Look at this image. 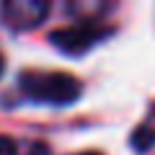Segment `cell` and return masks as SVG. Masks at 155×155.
<instances>
[{
    "label": "cell",
    "mask_w": 155,
    "mask_h": 155,
    "mask_svg": "<svg viewBox=\"0 0 155 155\" xmlns=\"http://www.w3.org/2000/svg\"><path fill=\"white\" fill-rule=\"evenodd\" d=\"M0 75H3V57H0Z\"/></svg>",
    "instance_id": "7"
},
{
    "label": "cell",
    "mask_w": 155,
    "mask_h": 155,
    "mask_svg": "<svg viewBox=\"0 0 155 155\" xmlns=\"http://www.w3.org/2000/svg\"><path fill=\"white\" fill-rule=\"evenodd\" d=\"M80 155H101V153H80Z\"/></svg>",
    "instance_id": "6"
},
{
    "label": "cell",
    "mask_w": 155,
    "mask_h": 155,
    "mask_svg": "<svg viewBox=\"0 0 155 155\" xmlns=\"http://www.w3.org/2000/svg\"><path fill=\"white\" fill-rule=\"evenodd\" d=\"M0 155H18V147L8 134H0Z\"/></svg>",
    "instance_id": "5"
},
{
    "label": "cell",
    "mask_w": 155,
    "mask_h": 155,
    "mask_svg": "<svg viewBox=\"0 0 155 155\" xmlns=\"http://www.w3.org/2000/svg\"><path fill=\"white\" fill-rule=\"evenodd\" d=\"M106 34H109L106 26H98V23H93V21H85V23H75V26H65V28L52 31L49 41L60 52H65V54H83L91 47L98 44Z\"/></svg>",
    "instance_id": "2"
},
{
    "label": "cell",
    "mask_w": 155,
    "mask_h": 155,
    "mask_svg": "<svg viewBox=\"0 0 155 155\" xmlns=\"http://www.w3.org/2000/svg\"><path fill=\"white\" fill-rule=\"evenodd\" d=\"M153 142H155V132H153V127H150V124H142V127L134 129L132 145L140 150V153H145L147 147H153Z\"/></svg>",
    "instance_id": "4"
},
{
    "label": "cell",
    "mask_w": 155,
    "mask_h": 155,
    "mask_svg": "<svg viewBox=\"0 0 155 155\" xmlns=\"http://www.w3.org/2000/svg\"><path fill=\"white\" fill-rule=\"evenodd\" d=\"M47 11L49 8L44 3H36V0H13V3L3 5V18L13 28H31L36 23H41Z\"/></svg>",
    "instance_id": "3"
},
{
    "label": "cell",
    "mask_w": 155,
    "mask_h": 155,
    "mask_svg": "<svg viewBox=\"0 0 155 155\" xmlns=\"http://www.w3.org/2000/svg\"><path fill=\"white\" fill-rule=\"evenodd\" d=\"M21 91L31 101L39 104H54V106H67L80 98V83L78 78L67 72H23L21 75Z\"/></svg>",
    "instance_id": "1"
}]
</instances>
